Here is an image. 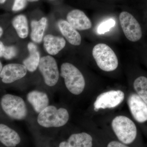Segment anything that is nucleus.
Returning <instances> with one entry per match:
<instances>
[{
    "label": "nucleus",
    "instance_id": "obj_1",
    "mask_svg": "<svg viewBox=\"0 0 147 147\" xmlns=\"http://www.w3.org/2000/svg\"><path fill=\"white\" fill-rule=\"evenodd\" d=\"M61 75L64 79L67 88L71 93L79 95L84 91L86 82L83 74L76 67L64 63L61 67Z\"/></svg>",
    "mask_w": 147,
    "mask_h": 147
},
{
    "label": "nucleus",
    "instance_id": "obj_2",
    "mask_svg": "<svg viewBox=\"0 0 147 147\" xmlns=\"http://www.w3.org/2000/svg\"><path fill=\"white\" fill-rule=\"evenodd\" d=\"M111 126L118 139L124 144H131L137 137L136 125L126 116L119 115L115 117L112 120Z\"/></svg>",
    "mask_w": 147,
    "mask_h": 147
},
{
    "label": "nucleus",
    "instance_id": "obj_3",
    "mask_svg": "<svg viewBox=\"0 0 147 147\" xmlns=\"http://www.w3.org/2000/svg\"><path fill=\"white\" fill-rule=\"evenodd\" d=\"M69 119V115L65 108L57 109L50 105L39 113L37 121L40 125L44 127H60L65 125Z\"/></svg>",
    "mask_w": 147,
    "mask_h": 147
},
{
    "label": "nucleus",
    "instance_id": "obj_4",
    "mask_svg": "<svg viewBox=\"0 0 147 147\" xmlns=\"http://www.w3.org/2000/svg\"><path fill=\"white\" fill-rule=\"evenodd\" d=\"M92 55L97 65L101 70L112 71L118 66L119 62L115 53L108 45L98 43L95 45Z\"/></svg>",
    "mask_w": 147,
    "mask_h": 147
},
{
    "label": "nucleus",
    "instance_id": "obj_5",
    "mask_svg": "<svg viewBox=\"0 0 147 147\" xmlns=\"http://www.w3.org/2000/svg\"><path fill=\"white\" fill-rule=\"evenodd\" d=\"M119 20L123 31L129 41L137 42L142 40L143 29L135 16L127 11H122L119 16Z\"/></svg>",
    "mask_w": 147,
    "mask_h": 147
},
{
    "label": "nucleus",
    "instance_id": "obj_6",
    "mask_svg": "<svg viewBox=\"0 0 147 147\" xmlns=\"http://www.w3.org/2000/svg\"><path fill=\"white\" fill-rule=\"evenodd\" d=\"M1 103L5 113L11 118L22 120L26 117V106L21 97L12 94H5L2 98Z\"/></svg>",
    "mask_w": 147,
    "mask_h": 147
},
{
    "label": "nucleus",
    "instance_id": "obj_7",
    "mask_svg": "<svg viewBox=\"0 0 147 147\" xmlns=\"http://www.w3.org/2000/svg\"><path fill=\"white\" fill-rule=\"evenodd\" d=\"M125 94L121 90H112L104 92L96 98L94 103L95 111L112 109L117 107L123 102Z\"/></svg>",
    "mask_w": 147,
    "mask_h": 147
},
{
    "label": "nucleus",
    "instance_id": "obj_8",
    "mask_svg": "<svg viewBox=\"0 0 147 147\" xmlns=\"http://www.w3.org/2000/svg\"><path fill=\"white\" fill-rule=\"evenodd\" d=\"M38 67L46 85L50 87L56 85L59 80V74L54 58L48 55L40 58Z\"/></svg>",
    "mask_w": 147,
    "mask_h": 147
},
{
    "label": "nucleus",
    "instance_id": "obj_9",
    "mask_svg": "<svg viewBox=\"0 0 147 147\" xmlns=\"http://www.w3.org/2000/svg\"><path fill=\"white\" fill-rule=\"evenodd\" d=\"M127 104L134 119L139 123L147 121V104L136 93H131L127 98Z\"/></svg>",
    "mask_w": 147,
    "mask_h": 147
},
{
    "label": "nucleus",
    "instance_id": "obj_10",
    "mask_svg": "<svg viewBox=\"0 0 147 147\" xmlns=\"http://www.w3.org/2000/svg\"><path fill=\"white\" fill-rule=\"evenodd\" d=\"M27 72L26 67L24 65L11 63L5 66L0 73V77L5 84H9L22 79Z\"/></svg>",
    "mask_w": 147,
    "mask_h": 147
},
{
    "label": "nucleus",
    "instance_id": "obj_11",
    "mask_svg": "<svg viewBox=\"0 0 147 147\" xmlns=\"http://www.w3.org/2000/svg\"><path fill=\"white\" fill-rule=\"evenodd\" d=\"M67 20L76 30H86L92 28L91 21L84 11L79 9L71 10L67 15Z\"/></svg>",
    "mask_w": 147,
    "mask_h": 147
},
{
    "label": "nucleus",
    "instance_id": "obj_12",
    "mask_svg": "<svg viewBox=\"0 0 147 147\" xmlns=\"http://www.w3.org/2000/svg\"><path fill=\"white\" fill-rule=\"evenodd\" d=\"M58 26L61 33L70 44L78 46L81 44V35L67 21L60 20L58 22Z\"/></svg>",
    "mask_w": 147,
    "mask_h": 147
},
{
    "label": "nucleus",
    "instance_id": "obj_13",
    "mask_svg": "<svg viewBox=\"0 0 147 147\" xmlns=\"http://www.w3.org/2000/svg\"><path fill=\"white\" fill-rule=\"evenodd\" d=\"M43 44L49 55H55L64 48L66 41L62 37L47 34L43 38Z\"/></svg>",
    "mask_w": 147,
    "mask_h": 147
},
{
    "label": "nucleus",
    "instance_id": "obj_14",
    "mask_svg": "<svg viewBox=\"0 0 147 147\" xmlns=\"http://www.w3.org/2000/svg\"><path fill=\"white\" fill-rule=\"evenodd\" d=\"M0 142L7 147H15L21 142V138L15 130L3 124H0Z\"/></svg>",
    "mask_w": 147,
    "mask_h": 147
},
{
    "label": "nucleus",
    "instance_id": "obj_15",
    "mask_svg": "<svg viewBox=\"0 0 147 147\" xmlns=\"http://www.w3.org/2000/svg\"><path fill=\"white\" fill-rule=\"evenodd\" d=\"M27 99L35 111L38 113L47 108L49 104V98L47 94L38 91H33L29 92L27 95Z\"/></svg>",
    "mask_w": 147,
    "mask_h": 147
},
{
    "label": "nucleus",
    "instance_id": "obj_16",
    "mask_svg": "<svg viewBox=\"0 0 147 147\" xmlns=\"http://www.w3.org/2000/svg\"><path fill=\"white\" fill-rule=\"evenodd\" d=\"M30 56L23 61L24 65L26 67L27 70L34 72L38 67L40 61V55L38 47L33 42H29L28 45Z\"/></svg>",
    "mask_w": 147,
    "mask_h": 147
},
{
    "label": "nucleus",
    "instance_id": "obj_17",
    "mask_svg": "<svg viewBox=\"0 0 147 147\" xmlns=\"http://www.w3.org/2000/svg\"><path fill=\"white\" fill-rule=\"evenodd\" d=\"M47 24V19L45 17H42L39 21H32L30 37L32 41L36 43H40L42 41Z\"/></svg>",
    "mask_w": 147,
    "mask_h": 147
},
{
    "label": "nucleus",
    "instance_id": "obj_18",
    "mask_svg": "<svg viewBox=\"0 0 147 147\" xmlns=\"http://www.w3.org/2000/svg\"><path fill=\"white\" fill-rule=\"evenodd\" d=\"M92 136L86 132L71 134L67 141L69 147H92Z\"/></svg>",
    "mask_w": 147,
    "mask_h": 147
},
{
    "label": "nucleus",
    "instance_id": "obj_19",
    "mask_svg": "<svg viewBox=\"0 0 147 147\" xmlns=\"http://www.w3.org/2000/svg\"><path fill=\"white\" fill-rule=\"evenodd\" d=\"M16 32L19 37L25 38L28 35L29 28L26 17L23 14H20L13 18L12 22Z\"/></svg>",
    "mask_w": 147,
    "mask_h": 147
},
{
    "label": "nucleus",
    "instance_id": "obj_20",
    "mask_svg": "<svg viewBox=\"0 0 147 147\" xmlns=\"http://www.w3.org/2000/svg\"><path fill=\"white\" fill-rule=\"evenodd\" d=\"M133 88L136 93L147 104V77L145 76L137 77L133 82Z\"/></svg>",
    "mask_w": 147,
    "mask_h": 147
},
{
    "label": "nucleus",
    "instance_id": "obj_21",
    "mask_svg": "<svg viewBox=\"0 0 147 147\" xmlns=\"http://www.w3.org/2000/svg\"><path fill=\"white\" fill-rule=\"evenodd\" d=\"M115 21L113 19L106 20L99 25L98 28V33L99 34H103L109 31L111 28L115 26Z\"/></svg>",
    "mask_w": 147,
    "mask_h": 147
},
{
    "label": "nucleus",
    "instance_id": "obj_22",
    "mask_svg": "<svg viewBox=\"0 0 147 147\" xmlns=\"http://www.w3.org/2000/svg\"><path fill=\"white\" fill-rule=\"evenodd\" d=\"M17 52V49L14 46H5L3 57L6 59H11L16 56Z\"/></svg>",
    "mask_w": 147,
    "mask_h": 147
},
{
    "label": "nucleus",
    "instance_id": "obj_23",
    "mask_svg": "<svg viewBox=\"0 0 147 147\" xmlns=\"http://www.w3.org/2000/svg\"><path fill=\"white\" fill-rule=\"evenodd\" d=\"M27 0H15L12 9L13 11H19L24 9L27 5Z\"/></svg>",
    "mask_w": 147,
    "mask_h": 147
},
{
    "label": "nucleus",
    "instance_id": "obj_24",
    "mask_svg": "<svg viewBox=\"0 0 147 147\" xmlns=\"http://www.w3.org/2000/svg\"><path fill=\"white\" fill-rule=\"evenodd\" d=\"M107 147H129L123 143L117 141H112L108 144Z\"/></svg>",
    "mask_w": 147,
    "mask_h": 147
},
{
    "label": "nucleus",
    "instance_id": "obj_25",
    "mask_svg": "<svg viewBox=\"0 0 147 147\" xmlns=\"http://www.w3.org/2000/svg\"><path fill=\"white\" fill-rule=\"evenodd\" d=\"M5 46L4 45L2 42L0 41V57H3L5 50Z\"/></svg>",
    "mask_w": 147,
    "mask_h": 147
},
{
    "label": "nucleus",
    "instance_id": "obj_26",
    "mask_svg": "<svg viewBox=\"0 0 147 147\" xmlns=\"http://www.w3.org/2000/svg\"><path fill=\"white\" fill-rule=\"evenodd\" d=\"M59 147H69L68 143L66 142H61Z\"/></svg>",
    "mask_w": 147,
    "mask_h": 147
},
{
    "label": "nucleus",
    "instance_id": "obj_27",
    "mask_svg": "<svg viewBox=\"0 0 147 147\" xmlns=\"http://www.w3.org/2000/svg\"><path fill=\"white\" fill-rule=\"evenodd\" d=\"M3 34V30L1 27H0V37L2 36Z\"/></svg>",
    "mask_w": 147,
    "mask_h": 147
},
{
    "label": "nucleus",
    "instance_id": "obj_28",
    "mask_svg": "<svg viewBox=\"0 0 147 147\" xmlns=\"http://www.w3.org/2000/svg\"><path fill=\"white\" fill-rule=\"evenodd\" d=\"M28 1L30 2H36L40 0H27Z\"/></svg>",
    "mask_w": 147,
    "mask_h": 147
},
{
    "label": "nucleus",
    "instance_id": "obj_29",
    "mask_svg": "<svg viewBox=\"0 0 147 147\" xmlns=\"http://www.w3.org/2000/svg\"><path fill=\"white\" fill-rule=\"evenodd\" d=\"M2 68V65L0 61V73H1V71Z\"/></svg>",
    "mask_w": 147,
    "mask_h": 147
},
{
    "label": "nucleus",
    "instance_id": "obj_30",
    "mask_svg": "<svg viewBox=\"0 0 147 147\" xmlns=\"http://www.w3.org/2000/svg\"><path fill=\"white\" fill-rule=\"evenodd\" d=\"M6 0H0V3L3 4L5 2Z\"/></svg>",
    "mask_w": 147,
    "mask_h": 147
},
{
    "label": "nucleus",
    "instance_id": "obj_31",
    "mask_svg": "<svg viewBox=\"0 0 147 147\" xmlns=\"http://www.w3.org/2000/svg\"></svg>",
    "mask_w": 147,
    "mask_h": 147
},
{
    "label": "nucleus",
    "instance_id": "obj_32",
    "mask_svg": "<svg viewBox=\"0 0 147 147\" xmlns=\"http://www.w3.org/2000/svg\"></svg>",
    "mask_w": 147,
    "mask_h": 147
}]
</instances>
